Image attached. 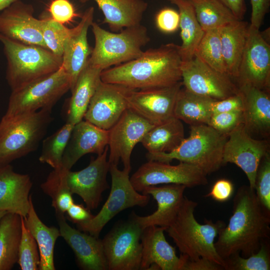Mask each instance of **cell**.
Segmentation results:
<instances>
[{"label":"cell","instance_id":"6da1fadb","mask_svg":"<svg viewBox=\"0 0 270 270\" xmlns=\"http://www.w3.org/2000/svg\"><path fill=\"white\" fill-rule=\"evenodd\" d=\"M270 212L259 202L255 190L243 186L233 200L232 214L222 228L214 243L220 256L226 260L240 252L246 258L256 252L270 236Z\"/></svg>","mask_w":270,"mask_h":270},{"label":"cell","instance_id":"7a4b0ae2","mask_svg":"<svg viewBox=\"0 0 270 270\" xmlns=\"http://www.w3.org/2000/svg\"><path fill=\"white\" fill-rule=\"evenodd\" d=\"M178 46L169 43L149 48L133 60L103 70L101 80L134 90L174 85L182 81Z\"/></svg>","mask_w":270,"mask_h":270},{"label":"cell","instance_id":"3957f363","mask_svg":"<svg viewBox=\"0 0 270 270\" xmlns=\"http://www.w3.org/2000/svg\"><path fill=\"white\" fill-rule=\"evenodd\" d=\"M197 205L196 202L184 196L175 220L166 231L181 254L192 260L206 258L226 270V261L218 254L214 246V240L224 224L211 220H206L203 224L198 223L194 216Z\"/></svg>","mask_w":270,"mask_h":270},{"label":"cell","instance_id":"277c9868","mask_svg":"<svg viewBox=\"0 0 270 270\" xmlns=\"http://www.w3.org/2000/svg\"><path fill=\"white\" fill-rule=\"evenodd\" d=\"M52 109H40L0 121V166L36 150L52 118Z\"/></svg>","mask_w":270,"mask_h":270},{"label":"cell","instance_id":"5b68a950","mask_svg":"<svg viewBox=\"0 0 270 270\" xmlns=\"http://www.w3.org/2000/svg\"><path fill=\"white\" fill-rule=\"evenodd\" d=\"M228 136L208 124L190 126V136L168 152L147 153L148 160L170 163L174 160L198 166L206 175L223 165L224 148Z\"/></svg>","mask_w":270,"mask_h":270},{"label":"cell","instance_id":"8992f818","mask_svg":"<svg viewBox=\"0 0 270 270\" xmlns=\"http://www.w3.org/2000/svg\"><path fill=\"white\" fill-rule=\"evenodd\" d=\"M7 66L6 80L12 90L52 74L62 66V57L47 48L26 44L0 34Z\"/></svg>","mask_w":270,"mask_h":270},{"label":"cell","instance_id":"52a82bcc","mask_svg":"<svg viewBox=\"0 0 270 270\" xmlns=\"http://www.w3.org/2000/svg\"><path fill=\"white\" fill-rule=\"evenodd\" d=\"M91 26L94 46L88 62L102 70L140 56L142 48L150 40L147 28L141 24L118 33L106 30L94 22Z\"/></svg>","mask_w":270,"mask_h":270},{"label":"cell","instance_id":"ba28073f","mask_svg":"<svg viewBox=\"0 0 270 270\" xmlns=\"http://www.w3.org/2000/svg\"><path fill=\"white\" fill-rule=\"evenodd\" d=\"M70 87V78L61 67L52 74L12 90L4 115L18 116L52 108Z\"/></svg>","mask_w":270,"mask_h":270},{"label":"cell","instance_id":"9c48e42d","mask_svg":"<svg viewBox=\"0 0 270 270\" xmlns=\"http://www.w3.org/2000/svg\"><path fill=\"white\" fill-rule=\"evenodd\" d=\"M109 172L112 179L110 193L98 213L90 220L77 224L78 229L99 238L107 223L122 211L135 206L144 207L150 196L140 194L132 186L129 172L120 170L118 165L110 164Z\"/></svg>","mask_w":270,"mask_h":270},{"label":"cell","instance_id":"30bf717a","mask_svg":"<svg viewBox=\"0 0 270 270\" xmlns=\"http://www.w3.org/2000/svg\"><path fill=\"white\" fill-rule=\"evenodd\" d=\"M141 226L130 216L118 222L102 240L108 270H138L142 246Z\"/></svg>","mask_w":270,"mask_h":270},{"label":"cell","instance_id":"8fae6325","mask_svg":"<svg viewBox=\"0 0 270 270\" xmlns=\"http://www.w3.org/2000/svg\"><path fill=\"white\" fill-rule=\"evenodd\" d=\"M198 166L180 162L177 165L156 160L142 164L130 178L134 188L142 192L146 188L160 184H178L186 188L204 186L208 181Z\"/></svg>","mask_w":270,"mask_h":270},{"label":"cell","instance_id":"7c38bea8","mask_svg":"<svg viewBox=\"0 0 270 270\" xmlns=\"http://www.w3.org/2000/svg\"><path fill=\"white\" fill-rule=\"evenodd\" d=\"M228 74L212 68L196 56L182 64V82L186 90L214 100L238 92V88Z\"/></svg>","mask_w":270,"mask_h":270},{"label":"cell","instance_id":"4fadbf2b","mask_svg":"<svg viewBox=\"0 0 270 270\" xmlns=\"http://www.w3.org/2000/svg\"><path fill=\"white\" fill-rule=\"evenodd\" d=\"M268 152V142L252 138L242 122L228 136L224 148L222 163L234 164L240 168L247 176L249 186L254 190L258 166Z\"/></svg>","mask_w":270,"mask_h":270},{"label":"cell","instance_id":"5bb4252c","mask_svg":"<svg viewBox=\"0 0 270 270\" xmlns=\"http://www.w3.org/2000/svg\"><path fill=\"white\" fill-rule=\"evenodd\" d=\"M266 91L270 86V45L260 29L250 26L247 40L236 79Z\"/></svg>","mask_w":270,"mask_h":270},{"label":"cell","instance_id":"9a60e30c","mask_svg":"<svg viewBox=\"0 0 270 270\" xmlns=\"http://www.w3.org/2000/svg\"><path fill=\"white\" fill-rule=\"evenodd\" d=\"M154 126L131 110L126 109L108 130L110 164L118 165L120 160L124 170L130 172V157L134 147Z\"/></svg>","mask_w":270,"mask_h":270},{"label":"cell","instance_id":"2e32d148","mask_svg":"<svg viewBox=\"0 0 270 270\" xmlns=\"http://www.w3.org/2000/svg\"><path fill=\"white\" fill-rule=\"evenodd\" d=\"M108 146L84 169L67 174V183L71 193L78 195L90 210L96 209L104 192L109 188L106 176L110 164L107 160Z\"/></svg>","mask_w":270,"mask_h":270},{"label":"cell","instance_id":"e0dca14e","mask_svg":"<svg viewBox=\"0 0 270 270\" xmlns=\"http://www.w3.org/2000/svg\"><path fill=\"white\" fill-rule=\"evenodd\" d=\"M131 90L121 85L102 81L84 118L100 128L109 130L128 108V98Z\"/></svg>","mask_w":270,"mask_h":270},{"label":"cell","instance_id":"ac0fdd59","mask_svg":"<svg viewBox=\"0 0 270 270\" xmlns=\"http://www.w3.org/2000/svg\"><path fill=\"white\" fill-rule=\"evenodd\" d=\"M182 86V81L167 87L132 90L128 98V108L154 125L174 116L178 94Z\"/></svg>","mask_w":270,"mask_h":270},{"label":"cell","instance_id":"d6986e66","mask_svg":"<svg viewBox=\"0 0 270 270\" xmlns=\"http://www.w3.org/2000/svg\"><path fill=\"white\" fill-rule=\"evenodd\" d=\"M29 4L18 0L0 12V34L12 40L46 48L42 38L40 19L34 16Z\"/></svg>","mask_w":270,"mask_h":270},{"label":"cell","instance_id":"ffe728a7","mask_svg":"<svg viewBox=\"0 0 270 270\" xmlns=\"http://www.w3.org/2000/svg\"><path fill=\"white\" fill-rule=\"evenodd\" d=\"M60 236L74 254L83 270H108L102 240L70 226L64 214H56Z\"/></svg>","mask_w":270,"mask_h":270},{"label":"cell","instance_id":"44dd1931","mask_svg":"<svg viewBox=\"0 0 270 270\" xmlns=\"http://www.w3.org/2000/svg\"><path fill=\"white\" fill-rule=\"evenodd\" d=\"M94 8L90 6L82 14L78 24L71 28L62 55V66L71 82L70 90L88 64L92 50L88 42V32L94 20Z\"/></svg>","mask_w":270,"mask_h":270},{"label":"cell","instance_id":"7402d4cb","mask_svg":"<svg viewBox=\"0 0 270 270\" xmlns=\"http://www.w3.org/2000/svg\"><path fill=\"white\" fill-rule=\"evenodd\" d=\"M166 228L150 226L141 236L142 260L140 270H182L183 258L166 240Z\"/></svg>","mask_w":270,"mask_h":270},{"label":"cell","instance_id":"603a6c76","mask_svg":"<svg viewBox=\"0 0 270 270\" xmlns=\"http://www.w3.org/2000/svg\"><path fill=\"white\" fill-rule=\"evenodd\" d=\"M186 187L182 184H168L146 188L142 193L150 195L156 200V210L150 215L141 216L133 212L131 217L144 230L150 226L167 228L175 220L184 198Z\"/></svg>","mask_w":270,"mask_h":270},{"label":"cell","instance_id":"cb8c5ba5","mask_svg":"<svg viewBox=\"0 0 270 270\" xmlns=\"http://www.w3.org/2000/svg\"><path fill=\"white\" fill-rule=\"evenodd\" d=\"M108 130L86 121L74 124L62 158V166L70 170L83 156L102 154L108 146Z\"/></svg>","mask_w":270,"mask_h":270},{"label":"cell","instance_id":"d4e9b609","mask_svg":"<svg viewBox=\"0 0 270 270\" xmlns=\"http://www.w3.org/2000/svg\"><path fill=\"white\" fill-rule=\"evenodd\" d=\"M32 185L28 174L15 172L10 164L0 166V211L25 218L30 207Z\"/></svg>","mask_w":270,"mask_h":270},{"label":"cell","instance_id":"484cf974","mask_svg":"<svg viewBox=\"0 0 270 270\" xmlns=\"http://www.w3.org/2000/svg\"><path fill=\"white\" fill-rule=\"evenodd\" d=\"M244 108L243 123L250 134L268 136L270 129V98L268 91L248 84H238Z\"/></svg>","mask_w":270,"mask_h":270},{"label":"cell","instance_id":"4316f807","mask_svg":"<svg viewBox=\"0 0 270 270\" xmlns=\"http://www.w3.org/2000/svg\"><path fill=\"white\" fill-rule=\"evenodd\" d=\"M82 3L89 0H80ZM104 16V24L114 32L138 24L148 7L144 0H93Z\"/></svg>","mask_w":270,"mask_h":270},{"label":"cell","instance_id":"83f0119b","mask_svg":"<svg viewBox=\"0 0 270 270\" xmlns=\"http://www.w3.org/2000/svg\"><path fill=\"white\" fill-rule=\"evenodd\" d=\"M102 71L88 62L70 90L72 96L68 106L66 122L74 125L82 120L90 102L102 82Z\"/></svg>","mask_w":270,"mask_h":270},{"label":"cell","instance_id":"f1b7e54d","mask_svg":"<svg viewBox=\"0 0 270 270\" xmlns=\"http://www.w3.org/2000/svg\"><path fill=\"white\" fill-rule=\"evenodd\" d=\"M250 24L238 20L220 28L222 53L227 74L238 77L246 46Z\"/></svg>","mask_w":270,"mask_h":270},{"label":"cell","instance_id":"f546056e","mask_svg":"<svg viewBox=\"0 0 270 270\" xmlns=\"http://www.w3.org/2000/svg\"><path fill=\"white\" fill-rule=\"evenodd\" d=\"M24 220L38 246L40 256L38 270H55L54 249L56 242L60 236V231L59 228L48 226L42 222L36 212L32 196L30 209Z\"/></svg>","mask_w":270,"mask_h":270},{"label":"cell","instance_id":"4dcf8cb0","mask_svg":"<svg viewBox=\"0 0 270 270\" xmlns=\"http://www.w3.org/2000/svg\"><path fill=\"white\" fill-rule=\"evenodd\" d=\"M184 138L182 121L173 116L154 125L140 141L148 153L168 152L176 148Z\"/></svg>","mask_w":270,"mask_h":270},{"label":"cell","instance_id":"1f68e13d","mask_svg":"<svg viewBox=\"0 0 270 270\" xmlns=\"http://www.w3.org/2000/svg\"><path fill=\"white\" fill-rule=\"evenodd\" d=\"M178 10L182 44L179 52L182 62L191 60L204 34L189 0H168Z\"/></svg>","mask_w":270,"mask_h":270},{"label":"cell","instance_id":"d6a6232c","mask_svg":"<svg viewBox=\"0 0 270 270\" xmlns=\"http://www.w3.org/2000/svg\"><path fill=\"white\" fill-rule=\"evenodd\" d=\"M213 100L182 88L176 100L174 116L190 126L208 124L212 115L210 105Z\"/></svg>","mask_w":270,"mask_h":270},{"label":"cell","instance_id":"836d02e7","mask_svg":"<svg viewBox=\"0 0 270 270\" xmlns=\"http://www.w3.org/2000/svg\"><path fill=\"white\" fill-rule=\"evenodd\" d=\"M22 218L7 212L0 220V270H10L18 262Z\"/></svg>","mask_w":270,"mask_h":270},{"label":"cell","instance_id":"e575fe53","mask_svg":"<svg viewBox=\"0 0 270 270\" xmlns=\"http://www.w3.org/2000/svg\"><path fill=\"white\" fill-rule=\"evenodd\" d=\"M202 30L220 28L238 20L232 12L220 0H189Z\"/></svg>","mask_w":270,"mask_h":270},{"label":"cell","instance_id":"d590c367","mask_svg":"<svg viewBox=\"0 0 270 270\" xmlns=\"http://www.w3.org/2000/svg\"><path fill=\"white\" fill-rule=\"evenodd\" d=\"M68 170L62 166L54 169L40 185L44 192L51 198L52 206L54 208L56 214H64L74 203L72 194L67 183Z\"/></svg>","mask_w":270,"mask_h":270},{"label":"cell","instance_id":"8d00e7d4","mask_svg":"<svg viewBox=\"0 0 270 270\" xmlns=\"http://www.w3.org/2000/svg\"><path fill=\"white\" fill-rule=\"evenodd\" d=\"M74 125L66 122L42 141L39 160L53 168L62 167V158Z\"/></svg>","mask_w":270,"mask_h":270},{"label":"cell","instance_id":"74e56055","mask_svg":"<svg viewBox=\"0 0 270 270\" xmlns=\"http://www.w3.org/2000/svg\"><path fill=\"white\" fill-rule=\"evenodd\" d=\"M194 55L214 70L227 74L222 56L220 28L204 32Z\"/></svg>","mask_w":270,"mask_h":270},{"label":"cell","instance_id":"f35d334b","mask_svg":"<svg viewBox=\"0 0 270 270\" xmlns=\"http://www.w3.org/2000/svg\"><path fill=\"white\" fill-rule=\"evenodd\" d=\"M226 270H269L270 252L269 244L264 240L256 252L244 258L239 253L234 254L225 260Z\"/></svg>","mask_w":270,"mask_h":270},{"label":"cell","instance_id":"ab89813d","mask_svg":"<svg viewBox=\"0 0 270 270\" xmlns=\"http://www.w3.org/2000/svg\"><path fill=\"white\" fill-rule=\"evenodd\" d=\"M40 28L46 48L54 54L62 57L64 44L71 28L50 18L40 19Z\"/></svg>","mask_w":270,"mask_h":270},{"label":"cell","instance_id":"60d3db41","mask_svg":"<svg viewBox=\"0 0 270 270\" xmlns=\"http://www.w3.org/2000/svg\"><path fill=\"white\" fill-rule=\"evenodd\" d=\"M22 218V234L19 246L18 260L22 270H38L40 256L37 243L27 228L24 218Z\"/></svg>","mask_w":270,"mask_h":270},{"label":"cell","instance_id":"b9f144b4","mask_svg":"<svg viewBox=\"0 0 270 270\" xmlns=\"http://www.w3.org/2000/svg\"><path fill=\"white\" fill-rule=\"evenodd\" d=\"M254 190L264 208L270 212V156L266 154L258 166L255 182Z\"/></svg>","mask_w":270,"mask_h":270},{"label":"cell","instance_id":"7bdbcfd3","mask_svg":"<svg viewBox=\"0 0 270 270\" xmlns=\"http://www.w3.org/2000/svg\"><path fill=\"white\" fill-rule=\"evenodd\" d=\"M243 122L242 112H232L212 114L208 125L218 132L228 134Z\"/></svg>","mask_w":270,"mask_h":270},{"label":"cell","instance_id":"ee69618b","mask_svg":"<svg viewBox=\"0 0 270 270\" xmlns=\"http://www.w3.org/2000/svg\"><path fill=\"white\" fill-rule=\"evenodd\" d=\"M48 10L54 20L62 24H69L78 16L72 3L69 0H52Z\"/></svg>","mask_w":270,"mask_h":270},{"label":"cell","instance_id":"f6af8a7d","mask_svg":"<svg viewBox=\"0 0 270 270\" xmlns=\"http://www.w3.org/2000/svg\"><path fill=\"white\" fill-rule=\"evenodd\" d=\"M155 20L158 28L166 34L174 32L179 28V13L172 8L160 10L156 14Z\"/></svg>","mask_w":270,"mask_h":270},{"label":"cell","instance_id":"bcb514c9","mask_svg":"<svg viewBox=\"0 0 270 270\" xmlns=\"http://www.w3.org/2000/svg\"><path fill=\"white\" fill-rule=\"evenodd\" d=\"M243 108V100L239 90L238 94L225 98L213 100L210 105L212 114L232 112H242Z\"/></svg>","mask_w":270,"mask_h":270},{"label":"cell","instance_id":"7dc6e473","mask_svg":"<svg viewBox=\"0 0 270 270\" xmlns=\"http://www.w3.org/2000/svg\"><path fill=\"white\" fill-rule=\"evenodd\" d=\"M234 191L232 183L228 180L222 178L215 182L210 192L204 196L211 197L218 202H225L230 198Z\"/></svg>","mask_w":270,"mask_h":270},{"label":"cell","instance_id":"c3c4849f","mask_svg":"<svg viewBox=\"0 0 270 270\" xmlns=\"http://www.w3.org/2000/svg\"><path fill=\"white\" fill-rule=\"evenodd\" d=\"M252 12L250 26L260 29L270 6V0H250Z\"/></svg>","mask_w":270,"mask_h":270},{"label":"cell","instance_id":"681fc988","mask_svg":"<svg viewBox=\"0 0 270 270\" xmlns=\"http://www.w3.org/2000/svg\"><path fill=\"white\" fill-rule=\"evenodd\" d=\"M183 264L182 270H222L224 268L220 265L204 258L192 260L183 254Z\"/></svg>","mask_w":270,"mask_h":270},{"label":"cell","instance_id":"f907efd6","mask_svg":"<svg viewBox=\"0 0 270 270\" xmlns=\"http://www.w3.org/2000/svg\"><path fill=\"white\" fill-rule=\"evenodd\" d=\"M68 218L76 224L88 221L93 218L90 210L82 204L74 202L68 208L66 212Z\"/></svg>","mask_w":270,"mask_h":270},{"label":"cell","instance_id":"816d5d0a","mask_svg":"<svg viewBox=\"0 0 270 270\" xmlns=\"http://www.w3.org/2000/svg\"><path fill=\"white\" fill-rule=\"evenodd\" d=\"M227 6L236 16L242 20L245 15L246 7L244 0H220Z\"/></svg>","mask_w":270,"mask_h":270},{"label":"cell","instance_id":"f5cc1de1","mask_svg":"<svg viewBox=\"0 0 270 270\" xmlns=\"http://www.w3.org/2000/svg\"><path fill=\"white\" fill-rule=\"evenodd\" d=\"M18 0H0V12Z\"/></svg>","mask_w":270,"mask_h":270},{"label":"cell","instance_id":"db71d44e","mask_svg":"<svg viewBox=\"0 0 270 270\" xmlns=\"http://www.w3.org/2000/svg\"><path fill=\"white\" fill-rule=\"evenodd\" d=\"M8 212H5V211H0V220L1 219V218L6 214Z\"/></svg>","mask_w":270,"mask_h":270}]
</instances>
